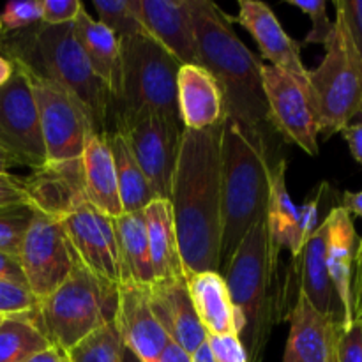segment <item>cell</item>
<instances>
[{
    "instance_id": "1",
    "label": "cell",
    "mask_w": 362,
    "mask_h": 362,
    "mask_svg": "<svg viewBox=\"0 0 362 362\" xmlns=\"http://www.w3.org/2000/svg\"><path fill=\"white\" fill-rule=\"evenodd\" d=\"M223 120L184 129L170 205L184 276L219 272L223 239Z\"/></svg>"
},
{
    "instance_id": "2",
    "label": "cell",
    "mask_w": 362,
    "mask_h": 362,
    "mask_svg": "<svg viewBox=\"0 0 362 362\" xmlns=\"http://www.w3.org/2000/svg\"><path fill=\"white\" fill-rule=\"evenodd\" d=\"M197 35L198 66L218 83L223 112L247 131L265 136L269 106L262 83V62L235 34L232 18L211 0H189Z\"/></svg>"
},
{
    "instance_id": "3",
    "label": "cell",
    "mask_w": 362,
    "mask_h": 362,
    "mask_svg": "<svg viewBox=\"0 0 362 362\" xmlns=\"http://www.w3.org/2000/svg\"><path fill=\"white\" fill-rule=\"evenodd\" d=\"M0 49L13 64L67 88L85 106L95 133H108L112 94L92 71L78 45L73 23L46 25L39 21L23 30L4 32Z\"/></svg>"
},
{
    "instance_id": "4",
    "label": "cell",
    "mask_w": 362,
    "mask_h": 362,
    "mask_svg": "<svg viewBox=\"0 0 362 362\" xmlns=\"http://www.w3.org/2000/svg\"><path fill=\"white\" fill-rule=\"evenodd\" d=\"M221 159L223 239L219 271H225L244 237L267 218L271 166L265 136L225 117Z\"/></svg>"
},
{
    "instance_id": "5",
    "label": "cell",
    "mask_w": 362,
    "mask_h": 362,
    "mask_svg": "<svg viewBox=\"0 0 362 362\" xmlns=\"http://www.w3.org/2000/svg\"><path fill=\"white\" fill-rule=\"evenodd\" d=\"M278 269L279 262L274 260L269 246L265 218L244 237L223 271L230 299L244 318L240 341L250 362L262 361L272 327L279 320L281 297L274 292Z\"/></svg>"
},
{
    "instance_id": "6",
    "label": "cell",
    "mask_w": 362,
    "mask_h": 362,
    "mask_svg": "<svg viewBox=\"0 0 362 362\" xmlns=\"http://www.w3.org/2000/svg\"><path fill=\"white\" fill-rule=\"evenodd\" d=\"M119 88L112 98L113 129L151 115L180 120L177 74L180 64L151 35L119 39ZM182 122V120H180Z\"/></svg>"
},
{
    "instance_id": "7",
    "label": "cell",
    "mask_w": 362,
    "mask_h": 362,
    "mask_svg": "<svg viewBox=\"0 0 362 362\" xmlns=\"http://www.w3.org/2000/svg\"><path fill=\"white\" fill-rule=\"evenodd\" d=\"M117 286L78 264L59 288L39 300L34 324L64 352L115 320Z\"/></svg>"
},
{
    "instance_id": "8",
    "label": "cell",
    "mask_w": 362,
    "mask_h": 362,
    "mask_svg": "<svg viewBox=\"0 0 362 362\" xmlns=\"http://www.w3.org/2000/svg\"><path fill=\"white\" fill-rule=\"evenodd\" d=\"M324 48L320 66L310 71V87L317 105L320 134L329 140L341 133L362 110V60L338 9Z\"/></svg>"
},
{
    "instance_id": "9",
    "label": "cell",
    "mask_w": 362,
    "mask_h": 362,
    "mask_svg": "<svg viewBox=\"0 0 362 362\" xmlns=\"http://www.w3.org/2000/svg\"><path fill=\"white\" fill-rule=\"evenodd\" d=\"M21 71L27 76L37 106L46 163L80 159L88 138L95 133L85 106L62 85L39 76L25 67H21Z\"/></svg>"
},
{
    "instance_id": "10",
    "label": "cell",
    "mask_w": 362,
    "mask_h": 362,
    "mask_svg": "<svg viewBox=\"0 0 362 362\" xmlns=\"http://www.w3.org/2000/svg\"><path fill=\"white\" fill-rule=\"evenodd\" d=\"M262 83L271 127L308 156H318L320 122L310 80H299L279 67L264 64Z\"/></svg>"
},
{
    "instance_id": "11",
    "label": "cell",
    "mask_w": 362,
    "mask_h": 362,
    "mask_svg": "<svg viewBox=\"0 0 362 362\" xmlns=\"http://www.w3.org/2000/svg\"><path fill=\"white\" fill-rule=\"evenodd\" d=\"M13 66V76L0 87V148L13 165L37 170L46 165L37 106L25 73Z\"/></svg>"
},
{
    "instance_id": "12",
    "label": "cell",
    "mask_w": 362,
    "mask_h": 362,
    "mask_svg": "<svg viewBox=\"0 0 362 362\" xmlns=\"http://www.w3.org/2000/svg\"><path fill=\"white\" fill-rule=\"evenodd\" d=\"M18 260L25 283L37 300L59 288L78 265L62 223L37 211L25 233Z\"/></svg>"
},
{
    "instance_id": "13",
    "label": "cell",
    "mask_w": 362,
    "mask_h": 362,
    "mask_svg": "<svg viewBox=\"0 0 362 362\" xmlns=\"http://www.w3.org/2000/svg\"><path fill=\"white\" fill-rule=\"evenodd\" d=\"M126 138L156 198L170 200L173 173L179 161L184 126L161 115L144 117L115 127Z\"/></svg>"
},
{
    "instance_id": "14",
    "label": "cell",
    "mask_w": 362,
    "mask_h": 362,
    "mask_svg": "<svg viewBox=\"0 0 362 362\" xmlns=\"http://www.w3.org/2000/svg\"><path fill=\"white\" fill-rule=\"evenodd\" d=\"M60 223L78 264L99 278L120 285L122 271L112 219L85 200Z\"/></svg>"
},
{
    "instance_id": "15",
    "label": "cell",
    "mask_w": 362,
    "mask_h": 362,
    "mask_svg": "<svg viewBox=\"0 0 362 362\" xmlns=\"http://www.w3.org/2000/svg\"><path fill=\"white\" fill-rule=\"evenodd\" d=\"M115 327L120 341L141 362H156L170 338L148 303V286L122 281L117 286Z\"/></svg>"
},
{
    "instance_id": "16",
    "label": "cell",
    "mask_w": 362,
    "mask_h": 362,
    "mask_svg": "<svg viewBox=\"0 0 362 362\" xmlns=\"http://www.w3.org/2000/svg\"><path fill=\"white\" fill-rule=\"evenodd\" d=\"M28 204L34 211L62 221L85 202L83 165L80 159L46 163L23 179Z\"/></svg>"
},
{
    "instance_id": "17",
    "label": "cell",
    "mask_w": 362,
    "mask_h": 362,
    "mask_svg": "<svg viewBox=\"0 0 362 362\" xmlns=\"http://www.w3.org/2000/svg\"><path fill=\"white\" fill-rule=\"evenodd\" d=\"M148 303L170 341L182 346L187 354L193 356L207 341V332L198 320L184 276L152 283L148 286Z\"/></svg>"
},
{
    "instance_id": "18",
    "label": "cell",
    "mask_w": 362,
    "mask_h": 362,
    "mask_svg": "<svg viewBox=\"0 0 362 362\" xmlns=\"http://www.w3.org/2000/svg\"><path fill=\"white\" fill-rule=\"evenodd\" d=\"M140 18L147 34L180 66H198L189 0H140Z\"/></svg>"
},
{
    "instance_id": "19",
    "label": "cell",
    "mask_w": 362,
    "mask_h": 362,
    "mask_svg": "<svg viewBox=\"0 0 362 362\" xmlns=\"http://www.w3.org/2000/svg\"><path fill=\"white\" fill-rule=\"evenodd\" d=\"M232 21H237L253 35L262 57H265L271 66L279 67L299 80H310V69H306L300 60V45L286 34L267 4L240 0L239 14Z\"/></svg>"
},
{
    "instance_id": "20",
    "label": "cell",
    "mask_w": 362,
    "mask_h": 362,
    "mask_svg": "<svg viewBox=\"0 0 362 362\" xmlns=\"http://www.w3.org/2000/svg\"><path fill=\"white\" fill-rule=\"evenodd\" d=\"M290 331L283 362H336L341 325L318 313L297 290V300L288 311Z\"/></svg>"
},
{
    "instance_id": "21",
    "label": "cell",
    "mask_w": 362,
    "mask_h": 362,
    "mask_svg": "<svg viewBox=\"0 0 362 362\" xmlns=\"http://www.w3.org/2000/svg\"><path fill=\"white\" fill-rule=\"evenodd\" d=\"M327 226V247H325V262H327L329 278L336 290L339 304L343 310V327L354 324L352 311V278L354 260L359 239H357L354 218L341 207H332L327 218L324 219Z\"/></svg>"
},
{
    "instance_id": "22",
    "label": "cell",
    "mask_w": 362,
    "mask_h": 362,
    "mask_svg": "<svg viewBox=\"0 0 362 362\" xmlns=\"http://www.w3.org/2000/svg\"><path fill=\"white\" fill-rule=\"evenodd\" d=\"M325 247H327V226L322 221L317 232L304 244L299 257L293 258L299 271V292L318 313L338 322L343 327V310L329 278Z\"/></svg>"
},
{
    "instance_id": "23",
    "label": "cell",
    "mask_w": 362,
    "mask_h": 362,
    "mask_svg": "<svg viewBox=\"0 0 362 362\" xmlns=\"http://www.w3.org/2000/svg\"><path fill=\"white\" fill-rule=\"evenodd\" d=\"M177 106L184 129H207L225 119L218 83L202 66H180Z\"/></svg>"
},
{
    "instance_id": "24",
    "label": "cell",
    "mask_w": 362,
    "mask_h": 362,
    "mask_svg": "<svg viewBox=\"0 0 362 362\" xmlns=\"http://www.w3.org/2000/svg\"><path fill=\"white\" fill-rule=\"evenodd\" d=\"M186 281L198 320L207 336H240L244 318L230 299L221 272H200L186 278Z\"/></svg>"
},
{
    "instance_id": "25",
    "label": "cell",
    "mask_w": 362,
    "mask_h": 362,
    "mask_svg": "<svg viewBox=\"0 0 362 362\" xmlns=\"http://www.w3.org/2000/svg\"><path fill=\"white\" fill-rule=\"evenodd\" d=\"M81 165H83L85 198L88 204L110 219L122 216L124 211L120 204L119 184H117L115 161L105 133H94L88 138L81 156Z\"/></svg>"
},
{
    "instance_id": "26",
    "label": "cell",
    "mask_w": 362,
    "mask_h": 362,
    "mask_svg": "<svg viewBox=\"0 0 362 362\" xmlns=\"http://www.w3.org/2000/svg\"><path fill=\"white\" fill-rule=\"evenodd\" d=\"M145 228H147L148 253H151L154 281L182 278L184 267L173 225L172 205L168 200L156 198L144 209ZM186 278V276H184Z\"/></svg>"
},
{
    "instance_id": "27",
    "label": "cell",
    "mask_w": 362,
    "mask_h": 362,
    "mask_svg": "<svg viewBox=\"0 0 362 362\" xmlns=\"http://www.w3.org/2000/svg\"><path fill=\"white\" fill-rule=\"evenodd\" d=\"M74 35L78 45L83 49L92 71L98 74L99 80L110 88V94L119 88L120 76V45L119 37L110 28L95 21L90 14L83 9L73 21Z\"/></svg>"
},
{
    "instance_id": "28",
    "label": "cell",
    "mask_w": 362,
    "mask_h": 362,
    "mask_svg": "<svg viewBox=\"0 0 362 362\" xmlns=\"http://www.w3.org/2000/svg\"><path fill=\"white\" fill-rule=\"evenodd\" d=\"M112 223L115 230L117 247H119L122 281L151 286L154 283V271H152L151 253H148L144 211L122 214L112 219Z\"/></svg>"
},
{
    "instance_id": "29",
    "label": "cell",
    "mask_w": 362,
    "mask_h": 362,
    "mask_svg": "<svg viewBox=\"0 0 362 362\" xmlns=\"http://www.w3.org/2000/svg\"><path fill=\"white\" fill-rule=\"evenodd\" d=\"M106 134L110 151L113 154L117 172V184H119L120 204H122L124 214L141 212L151 202L156 200L154 191L148 186L136 158L131 152L126 138L119 131L110 129Z\"/></svg>"
},
{
    "instance_id": "30",
    "label": "cell",
    "mask_w": 362,
    "mask_h": 362,
    "mask_svg": "<svg viewBox=\"0 0 362 362\" xmlns=\"http://www.w3.org/2000/svg\"><path fill=\"white\" fill-rule=\"evenodd\" d=\"M299 218V205H296L286 189V161H278L271 168V193L267 207L269 246L274 260L281 262L279 255L286 247V237Z\"/></svg>"
},
{
    "instance_id": "31",
    "label": "cell",
    "mask_w": 362,
    "mask_h": 362,
    "mask_svg": "<svg viewBox=\"0 0 362 362\" xmlns=\"http://www.w3.org/2000/svg\"><path fill=\"white\" fill-rule=\"evenodd\" d=\"M48 346L52 343L34 324L30 315L9 317L0 322V362H27Z\"/></svg>"
},
{
    "instance_id": "32",
    "label": "cell",
    "mask_w": 362,
    "mask_h": 362,
    "mask_svg": "<svg viewBox=\"0 0 362 362\" xmlns=\"http://www.w3.org/2000/svg\"><path fill=\"white\" fill-rule=\"evenodd\" d=\"M99 23L119 39L129 35H148L140 18V0H94Z\"/></svg>"
},
{
    "instance_id": "33",
    "label": "cell",
    "mask_w": 362,
    "mask_h": 362,
    "mask_svg": "<svg viewBox=\"0 0 362 362\" xmlns=\"http://www.w3.org/2000/svg\"><path fill=\"white\" fill-rule=\"evenodd\" d=\"M67 356L71 362H122V341L115 322L81 339Z\"/></svg>"
},
{
    "instance_id": "34",
    "label": "cell",
    "mask_w": 362,
    "mask_h": 362,
    "mask_svg": "<svg viewBox=\"0 0 362 362\" xmlns=\"http://www.w3.org/2000/svg\"><path fill=\"white\" fill-rule=\"evenodd\" d=\"M30 205H13L0 209V251L18 257L23 244L25 233L34 218Z\"/></svg>"
},
{
    "instance_id": "35",
    "label": "cell",
    "mask_w": 362,
    "mask_h": 362,
    "mask_svg": "<svg viewBox=\"0 0 362 362\" xmlns=\"http://www.w3.org/2000/svg\"><path fill=\"white\" fill-rule=\"evenodd\" d=\"M329 189L327 182L320 184L311 200H308L306 204L299 205V218H297L296 225L290 230L288 237H286V247H288L290 255H292V260L297 258L303 251L304 244L310 240V237L317 232V228L320 226L318 221V214H320V204L325 198V191Z\"/></svg>"
},
{
    "instance_id": "36",
    "label": "cell",
    "mask_w": 362,
    "mask_h": 362,
    "mask_svg": "<svg viewBox=\"0 0 362 362\" xmlns=\"http://www.w3.org/2000/svg\"><path fill=\"white\" fill-rule=\"evenodd\" d=\"M39 300L25 283L0 278V317H25L37 310Z\"/></svg>"
},
{
    "instance_id": "37",
    "label": "cell",
    "mask_w": 362,
    "mask_h": 362,
    "mask_svg": "<svg viewBox=\"0 0 362 362\" xmlns=\"http://www.w3.org/2000/svg\"><path fill=\"white\" fill-rule=\"evenodd\" d=\"M288 4L308 14L311 20V30L304 37L303 45L325 46L334 27V21L329 20L327 16V2L325 0H288Z\"/></svg>"
},
{
    "instance_id": "38",
    "label": "cell",
    "mask_w": 362,
    "mask_h": 362,
    "mask_svg": "<svg viewBox=\"0 0 362 362\" xmlns=\"http://www.w3.org/2000/svg\"><path fill=\"white\" fill-rule=\"evenodd\" d=\"M4 32H16L41 21V2L28 0V2H9L4 7L0 16Z\"/></svg>"
},
{
    "instance_id": "39",
    "label": "cell",
    "mask_w": 362,
    "mask_h": 362,
    "mask_svg": "<svg viewBox=\"0 0 362 362\" xmlns=\"http://www.w3.org/2000/svg\"><path fill=\"white\" fill-rule=\"evenodd\" d=\"M41 2V21L46 25L73 23L83 4L80 0H39Z\"/></svg>"
},
{
    "instance_id": "40",
    "label": "cell",
    "mask_w": 362,
    "mask_h": 362,
    "mask_svg": "<svg viewBox=\"0 0 362 362\" xmlns=\"http://www.w3.org/2000/svg\"><path fill=\"white\" fill-rule=\"evenodd\" d=\"M207 345L216 362H250L240 336L223 334L207 336Z\"/></svg>"
},
{
    "instance_id": "41",
    "label": "cell",
    "mask_w": 362,
    "mask_h": 362,
    "mask_svg": "<svg viewBox=\"0 0 362 362\" xmlns=\"http://www.w3.org/2000/svg\"><path fill=\"white\" fill-rule=\"evenodd\" d=\"M336 362H362V324L354 320L350 327H341L336 349Z\"/></svg>"
},
{
    "instance_id": "42",
    "label": "cell",
    "mask_w": 362,
    "mask_h": 362,
    "mask_svg": "<svg viewBox=\"0 0 362 362\" xmlns=\"http://www.w3.org/2000/svg\"><path fill=\"white\" fill-rule=\"evenodd\" d=\"M334 7L343 14L350 37L362 60V0H336Z\"/></svg>"
},
{
    "instance_id": "43",
    "label": "cell",
    "mask_w": 362,
    "mask_h": 362,
    "mask_svg": "<svg viewBox=\"0 0 362 362\" xmlns=\"http://www.w3.org/2000/svg\"><path fill=\"white\" fill-rule=\"evenodd\" d=\"M13 205H30L21 177L11 175L9 172L0 173V209Z\"/></svg>"
},
{
    "instance_id": "44",
    "label": "cell",
    "mask_w": 362,
    "mask_h": 362,
    "mask_svg": "<svg viewBox=\"0 0 362 362\" xmlns=\"http://www.w3.org/2000/svg\"><path fill=\"white\" fill-rule=\"evenodd\" d=\"M352 311L354 320L362 322V239L357 244L352 278Z\"/></svg>"
},
{
    "instance_id": "45",
    "label": "cell",
    "mask_w": 362,
    "mask_h": 362,
    "mask_svg": "<svg viewBox=\"0 0 362 362\" xmlns=\"http://www.w3.org/2000/svg\"><path fill=\"white\" fill-rule=\"evenodd\" d=\"M361 119L357 122H350L345 129L341 131L343 138H345L346 145L350 148V154L362 166V110H361Z\"/></svg>"
},
{
    "instance_id": "46",
    "label": "cell",
    "mask_w": 362,
    "mask_h": 362,
    "mask_svg": "<svg viewBox=\"0 0 362 362\" xmlns=\"http://www.w3.org/2000/svg\"><path fill=\"white\" fill-rule=\"evenodd\" d=\"M0 278L11 279V281L16 283H25V276L23 271H21L18 257H13V255H7L0 251Z\"/></svg>"
},
{
    "instance_id": "47",
    "label": "cell",
    "mask_w": 362,
    "mask_h": 362,
    "mask_svg": "<svg viewBox=\"0 0 362 362\" xmlns=\"http://www.w3.org/2000/svg\"><path fill=\"white\" fill-rule=\"evenodd\" d=\"M156 362H193V356L187 354L182 346H179L177 343L168 341V345L163 349L161 356L158 357Z\"/></svg>"
},
{
    "instance_id": "48",
    "label": "cell",
    "mask_w": 362,
    "mask_h": 362,
    "mask_svg": "<svg viewBox=\"0 0 362 362\" xmlns=\"http://www.w3.org/2000/svg\"><path fill=\"white\" fill-rule=\"evenodd\" d=\"M341 207L350 216L362 218V189L361 191H345L341 197Z\"/></svg>"
},
{
    "instance_id": "49",
    "label": "cell",
    "mask_w": 362,
    "mask_h": 362,
    "mask_svg": "<svg viewBox=\"0 0 362 362\" xmlns=\"http://www.w3.org/2000/svg\"><path fill=\"white\" fill-rule=\"evenodd\" d=\"M27 362H71V361H69V356H67V352H64V350L59 349V346L52 345L46 350H42V352L35 354V356L32 357V359H28Z\"/></svg>"
},
{
    "instance_id": "50",
    "label": "cell",
    "mask_w": 362,
    "mask_h": 362,
    "mask_svg": "<svg viewBox=\"0 0 362 362\" xmlns=\"http://www.w3.org/2000/svg\"><path fill=\"white\" fill-rule=\"evenodd\" d=\"M13 73H14L13 62H11V60H7L6 57L0 55V87H2V85L6 83L11 76H13Z\"/></svg>"
},
{
    "instance_id": "51",
    "label": "cell",
    "mask_w": 362,
    "mask_h": 362,
    "mask_svg": "<svg viewBox=\"0 0 362 362\" xmlns=\"http://www.w3.org/2000/svg\"><path fill=\"white\" fill-rule=\"evenodd\" d=\"M11 166H13V161H11V159L7 158L6 154H4L2 148H0V173L7 172V170H9Z\"/></svg>"
},
{
    "instance_id": "52",
    "label": "cell",
    "mask_w": 362,
    "mask_h": 362,
    "mask_svg": "<svg viewBox=\"0 0 362 362\" xmlns=\"http://www.w3.org/2000/svg\"><path fill=\"white\" fill-rule=\"evenodd\" d=\"M122 362H141V361L138 359V357L134 356L129 349H126V346L122 345Z\"/></svg>"
},
{
    "instance_id": "53",
    "label": "cell",
    "mask_w": 362,
    "mask_h": 362,
    "mask_svg": "<svg viewBox=\"0 0 362 362\" xmlns=\"http://www.w3.org/2000/svg\"><path fill=\"white\" fill-rule=\"evenodd\" d=\"M2 30H4V28H2V20H0V35H2Z\"/></svg>"
},
{
    "instance_id": "54",
    "label": "cell",
    "mask_w": 362,
    "mask_h": 362,
    "mask_svg": "<svg viewBox=\"0 0 362 362\" xmlns=\"http://www.w3.org/2000/svg\"><path fill=\"white\" fill-rule=\"evenodd\" d=\"M4 320V317H0V322H2Z\"/></svg>"
},
{
    "instance_id": "55",
    "label": "cell",
    "mask_w": 362,
    "mask_h": 362,
    "mask_svg": "<svg viewBox=\"0 0 362 362\" xmlns=\"http://www.w3.org/2000/svg\"><path fill=\"white\" fill-rule=\"evenodd\" d=\"M361 324H362V322H361Z\"/></svg>"
}]
</instances>
